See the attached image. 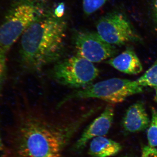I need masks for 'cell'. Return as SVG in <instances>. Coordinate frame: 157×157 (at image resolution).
<instances>
[{
    "instance_id": "19",
    "label": "cell",
    "mask_w": 157,
    "mask_h": 157,
    "mask_svg": "<svg viewBox=\"0 0 157 157\" xmlns=\"http://www.w3.org/2000/svg\"><path fill=\"white\" fill-rule=\"evenodd\" d=\"M153 11L155 22L157 28V0H154L153 3Z\"/></svg>"
},
{
    "instance_id": "18",
    "label": "cell",
    "mask_w": 157,
    "mask_h": 157,
    "mask_svg": "<svg viewBox=\"0 0 157 157\" xmlns=\"http://www.w3.org/2000/svg\"><path fill=\"white\" fill-rule=\"evenodd\" d=\"M6 69V55L0 52V69Z\"/></svg>"
},
{
    "instance_id": "17",
    "label": "cell",
    "mask_w": 157,
    "mask_h": 157,
    "mask_svg": "<svg viewBox=\"0 0 157 157\" xmlns=\"http://www.w3.org/2000/svg\"><path fill=\"white\" fill-rule=\"evenodd\" d=\"M6 69H0V92L2 90L5 80Z\"/></svg>"
},
{
    "instance_id": "8",
    "label": "cell",
    "mask_w": 157,
    "mask_h": 157,
    "mask_svg": "<svg viewBox=\"0 0 157 157\" xmlns=\"http://www.w3.org/2000/svg\"><path fill=\"white\" fill-rule=\"evenodd\" d=\"M114 107L109 104L105 107L101 115L95 119L82 132L73 146V150L80 151L90 140L96 137L107 135L112 126L114 117Z\"/></svg>"
},
{
    "instance_id": "16",
    "label": "cell",
    "mask_w": 157,
    "mask_h": 157,
    "mask_svg": "<svg viewBox=\"0 0 157 157\" xmlns=\"http://www.w3.org/2000/svg\"><path fill=\"white\" fill-rule=\"evenodd\" d=\"M65 12V5L64 3H59L56 6L54 11H53L54 14L58 18H63Z\"/></svg>"
},
{
    "instance_id": "13",
    "label": "cell",
    "mask_w": 157,
    "mask_h": 157,
    "mask_svg": "<svg viewBox=\"0 0 157 157\" xmlns=\"http://www.w3.org/2000/svg\"><path fill=\"white\" fill-rule=\"evenodd\" d=\"M147 140L149 146H157V110L152 108V117L147 131Z\"/></svg>"
},
{
    "instance_id": "4",
    "label": "cell",
    "mask_w": 157,
    "mask_h": 157,
    "mask_svg": "<svg viewBox=\"0 0 157 157\" xmlns=\"http://www.w3.org/2000/svg\"><path fill=\"white\" fill-rule=\"evenodd\" d=\"M143 87L136 80L117 78H109L75 90L64 97L57 105L59 108L69 101L89 98L101 99L109 104L122 103L133 95L143 92Z\"/></svg>"
},
{
    "instance_id": "14",
    "label": "cell",
    "mask_w": 157,
    "mask_h": 157,
    "mask_svg": "<svg viewBox=\"0 0 157 157\" xmlns=\"http://www.w3.org/2000/svg\"><path fill=\"white\" fill-rule=\"evenodd\" d=\"M107 0H82V8L85 14L89 15L99 10Z\"/></svg>"
},
{
    "instance_id": "9",
    "label": "cell",
    "mask_w": 157,
    "mask_h": 157,
    "mask_svg": "<svg viewBox=\"0 0 157 157\" xmlns=\"http://www.w3.org/2000/svg\"><path fill=\"white\" fill-rule=\"evenodd\" d=\"M148 114L143 102L138 101L127 109L123 119L124 129L129 133L142 132L150 124Z\"/></svg>"
},
{
    "instance_id": "5",
    "label": "cell",
    "mask_w": 157,
    "mask_h": 157,
    "mask_svg": "<svg viewBox=\"0 0 157 157\" xmlns=\"http://www.w3.org/2000/svg\"><path fill=\"white\" fill-rule=\"evenodd\" d=\"M99 73L93 63L76 55L55 63L49 75L57 83L77 90L92 84Z\"/></svg>"
},
{
    "instance_id": "6",
    "label": "cell",
    "mask_w": 157,
    "mask_h": 157,
    "mask_svg": "<svg viewBox=\"0 0 157 157\" xmlns=\"http://www.w3.org/2000/svg\"><path fill=\"white\" fill-rule=\"evenodd\" d=\"M96 29L103 40L113 45H125L140 39L126 15L121 11H112L101 17Z\"/></svg>"
},
{
    "instance_id": "11",
    "label": "cell",
    "mask_w": 157,
    "mask_h": 157,
    "mask_svg": "<svg viewBox=\"0 0 157 157\" xmlns=\"http://www.w3.org/2000/svg\"><path fill=\"white\" fill-rule=\"evenodd\" d=\"M121 149L119 143L101 136L91 140L88 153L92 157H110L117 155Z\"/></svg>"
},
{
    "instance_id": "2",
    "label": "cell",
    "mask_w": 157,
    "mask_h": 157,
    "mask_svg": "<svg viewBox=\"0 0 157 157\" xmlns=\"http://www.w3.org/2000/svg\"><path fill=\"white\" fill-rule=\"evenodd\" d=\"M67 24L53 12L43 13L26 30L21 40L20 63L24 72L38 73L61 60L66 49Z\"/></svg>"
},
{
    "instance_id": "20",
    "label": "cell",
    "mask_w": 157,
    "mask_h": 157,
    "mask_svg": "<svg viewBox=\"0 0 157 157\" xmlns=\"http://www.w3.org/2000/svg\"><path fill=\"white\" fill-rule=\"evenodd\" d=\"M4 149V146L2 142V139H1V136H0V151H2Z\"/></svg>"
},
{
    "instance_id": "12",
    "label": "cell",
    "mask_w": 157,
    "mask_h": 157,
    "mask_svg": "<svg viewBox=\"0 0 157 157\" xmlns=\"http://www.w3.org/2000/svg\"><path fill=\"white\" fill-rule=\"evenodd\" d=\"M136 81L142 87H157V59L153 65Z\"/></svg>"
},
{
    "instance_id": "1",
    "label": "cell",
    "mask_w": 157,
    "mask_h": 157,
    "mask_svg": "<svg viewBox=\"0 0 157 157\" xmlns=\"http://www.w3.org/2000/svg\"><path fill=\"white\" fill-rule=\"evenodd\" d=\"M96 111L91 108L68 117L29 108L21 111L9 134L11 157H66L73 138Z\"/></svg>"
},
{
    "instance_id": "7",
    "label": "cell",
    "mask_w": 157,
    "mask_h": 157,
    "mask_svg": "<svg viewBox=\"0 0 157 157\" xmlns=\"http://www.w3.org/2000/svg\"><path fill=\"white\" fill-rule=\"evenodd\" d=\"M72 39L76 55L92 63L111 58L117 53L115 46L105 42L97 32L76 31Z\"/></svg>"
},
{
    "instance_id": "10",
    "label": "cell",
    "mask_w": 157,
    "mask_h": 157,
    "mask_svg": "<svg viewBox=\"0 0 157 157\" xmlns=\"http://www.w3.org/2000/svg\"><path fill=\"white\" fill-rule=\"evenodd\" d=\"M107 63L117 70L129 75H137L143 70L140 59L132 48H127L119 55L109 59Z\"/></svg>"
},
{
    "instance_id": "15",
    "label": "cell",
    "mask_w": 157,
    "mask_h": 157,
    "mask_svg": "<svg viewBox=\"0 0 157 157\" xmlns=\"http://www.w3.org/2000/svg\"><path fill=\"white\" fill-rule=\"evenodd\" d=\"M141 157H157V149L150 146L144 147Z\"/></svg>"
},
{
    "instance_id": "21",
    "label": "cell",
    "mask_w": 157,
    "mask_h": 157,
    "mask_svg": "<svg viewBox=\"0 0 157 157\" xmlns=\"http://www.w3.org/2000/svg\"><path fill=\"white\" fill-rule=\"evenodd\" d=\"M155 88V99L157 102V87Z\"/></svg>"
},
{
    "instance_id": "3",
    "label": "cell",
    "mask_w": 157,
    "mask_h": 157,
    "mask_svg": "<svg viewBox=\"0 0 157 157\" xmlns=\"http://www.w3.org/2000/svg\"><path fill=\"white\" fill-rule=\"evenodd\" d=\"M40 0H15L0 25V52L6 55L17 39L45 12Z\"/></svg>"
}]
</instances>
